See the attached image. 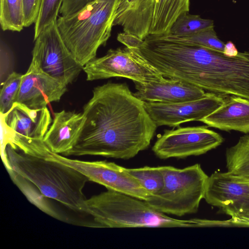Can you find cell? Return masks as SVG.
<instances>
[{
  "instance_id": "4dcf8cb0",
  "label": "cell",
  "mask_w": 249,
  "mask_h": 249,
  "mask_svg": "<svg viewBox=\"0 0 249 249\" xmlns=\"http://www.w3.org/2000/svg\"></svg>"
},
{
  "instance_id": "7402d4cb",
  "label": "cell",
  "mask_w": 249,
  "mask_h": 249,
  "mask_svg": "<svg viewBox=\"0 0 249 249\" xmlns=\"http://www.w3.org/2000/svg\"><path fill=\"white\" fill-rule=\"evenodd\" d=\"M0 23L3 31L19 32L23 29V0H0Z\"/></svg>"
},
{
  "instance_id": "f1b7e54d",
  "label": "cell",
  "mask_w": 249,
  "mask_h": 249,
  "mask_svg": "<svg viewBox=\"0 0 249 249\" xmlns=\"http://www.w3.org/2000/svg\"><path fill=\"white\" fill-rule=\"evenodd\" d=\"M219 222L221 226L249 227V215L233 216L229 220Z\"/></svg>"
},
{
  "instance_id": "9c48e42d",
  "label": "cell",
  "mask_w": 249,
  "mask_h": 249,
  "mask_svg": "<svg viewBox=\"0 0 249 249\" xmlns=\"http://www.w3.org/2000/svg\"><path fill=\"white\" fill-rule=\"evenodd\" d=\"M46 160L68 165L93 181L111 190L147 201L152 195L128 174L125 168L106 160L85 161L71 159L52 151Z\"/></svg>"
},
{
  "instance_id": "cb8c5ba5",
  "label": "cell",
  "mask_w": 249,
  "mask_h": 249,
  "mask_svg": "<svg viewBox=\"0 0 249 249\" xmlns=\"http://www.w3.org/2000/svg\"><path fill=\"white\" fill-rule=\"evenodd\" d=\"M214 27L213 20L202 18L199 15L188 13L178 18L172 25L168 35L185 36Z\"/></svg>"
},
{
  "instance_id": "7a4b0ae2",
  "label": "cell",
  "mask_w": 249,
  "mask_h": 249,
  "mask_svg": "<svg viewBox=\"0 0 249 249\" xmlns=\"http://www.w3.org/2000/svg\"><path fill=\"white\" fill-rule=\"evenodd\" d=\"M2 161L36 185L46 197L69 209L84 213L87 199L83 193L88 178L68 165L44 158L18 152L7 145Z\"/></svg>"
},
{
  "instance_id": "6da1fadb",
  "label": "cell",
  "mask_w": 249,
  "mask_h": 249,
  "mask_svg": "<svg viewBox=\"0 0 249 249\" xmlns=\"http://www.w3.org/2000/svg\"><path fill=\"white\" fill-rule=\"evenodd\" d=\"M82 113L85 120L80 136L64 156L128 160L149 147L158 127L144 102L125 83L95 87Z\"/></svg>"
},
{
  "instance_id": "8992f818",
  "label": "cell",
  "mask_w": 249,
  "mask_h": 249,
  "mask_svg": "<svg viewBox=\"0 0 249 249\" xmlns=\"http://www.w3.org/2000/svg\"><path fill=\"white\" fill-rule=\"evenodd\" d=\"M0 116L1 156L9 145L25 154L46 159L51 151L43 139L52 123L47 107L32 109L15 102L7 113Z\"/></svg>"
},
{
  "instance_id": "30bf717a",
  "label": "cell",
  "mask_w": 249,
  "mask_h": 249,
  "mask_svg": "<svg viewBox=\"0 0 249 249\" xmlns=\"http://www.w3.org/2000/svg\"><path fill=\"white\" fill-rule=\"evenodd\" d=\"M223 138L208 126L178 127L165 130L152 147L159 159H183L199 156L221 145Z\"/></svg>"
},
{
  "instance_id": "5b68a950",
  "label": "cell",
  "mask_w": 249,
  "mask_h": 249,
  "mask_svg": "<svg viewBox=\"0 0 249 249\" xmlns=\"http://www.w3.org/2000/svg\"><path fill=\"white\" fill-rule=\"evenodd\" d=\"M159 167L164 177L163 188L145 201L166 214L182 216L196 213L204 198L209 178L200 165L196 163L182 169Z\"/></svg>"
},
{
  "instance_id": "3957f363",
  "label": "cell",
  "mask_w": 249,
  "mask_h": 249,
  "mask_svg": "<svg viewBox=\"0 0 249 249\" xmlns=\"http://www.w3.org/2000/svg\"><path fill=\"white\" fill-rule=\"evenodd\" d=\"M84 213L91 215L97 228H194L205 220L173 218L156 211L144 200L111 190L85 201Z\"/></svg>"
},
{
  "instance_id": "277c9868",
  "label": "cell",
  "mask_w": 249,
  "mask_h": 249,
  "mask_svg": "<svg viewBox=\"0 0 249 249\" xmlns=\"http://www.w3.org/2000/svg\"><path fill=\"white\" fill-rule=\"evenodd\" d=\"M121 0H94L77 12L59 16L57 26L66 46L82 67L96 58L111 36Z\"/></svg>"
},
{
  "instance_id": "7c38bea8",
  "label": "cell",
  "mask_w": 249,
  "mask_h": 249,
  "mask_svg": "<svg viewBox=\"0 0 249 249\" xmlns=\"http://www.w3.org/2000/svg\"><path fill=\"white\" fill-rule=\"evenodd\" d=\"M227 95L206 92L198 99L176 103L144 102L145 108L157 126H178L193 121H199L224 103Z\"/></svg>"
},
{
  "instance_id": "44dd1931",
  "label": "cell",
  "mask_w": 249,
  "mask_h": 249,
  "mask_svg": "<svg viewBox=\"0 0 249 249\" xmlns=\"http://www.w3.org/2000/svg\"><path fill=\"white\" fill-rule=\"evenodd\" d=\"M214 28L185 36L167 35L157 36L167 41L199 46L223 52L225 43L218 37Z\"/></svg>"
},
{
  "instance_id": "4fadbf2b",
  "label": "cell",
  "mask_w": 249,
  "mask_h": 249,
  "mask_svg": "<svg viewBox=\"0 0 249 249\" xmlns=\"http://www.w3.org/2000/svg\"><path fill=\"white\" fill-rule=\"evenodd\" d=\"M67 86L31 63L22 75L16 102L32 109L45 108L51 102L59 101Z\"/></svg>"
},
{
  "instance_id": "484cf974",
  "label": "cell",
  "mask_w": 249,
  "mask_h": 249,
  "mask_svg": "<svg viewBox=\"0 0 249 249\" xmlns=\"http://www.w3.org/2000/svg\"><path fill=\"white\" fill-rule=\"evenodd\" d=\"M64 0H42L38 18L35 23L34 40L44 29L58 18Z\"/></svg>"
},
{
  "instance_id": "52a82bcc",
  "label": "cell",
  "mask_w": 249,
  "mask_h": 249,
  "mask_svg": "<svg viewBox=\"0 0 249 249\" xmlns=\"http://www.w3.org/2000/svg\"><path fill=\"white\" fill-rule=\"evenodd\" d=\"M83 71L88 81L120 77L146 83L166 79L139 54L127 47L109 49L104 56L87 63Z\"/></svg>"
},
{
  "instance_id": "2e32d148",
  "label": "cell",
  "mask_w": 249,
  "mask_h": 249,
  "mask_svg": "<svg viewBox=\"0 0 249 249\" xmlns=\"http://www.w3.org/2000/svg\"><path fill=\"white\" fill-rule=\"evenodd\" d=\"M156 0H121L113 26L144 40L150 34Z\"/></svg>"
},
{
  "instance_id": "603a6c76",
  "label": "cell",
  "mask_w": 249,
  "mask_h": 249,
  "mask_svg": "<svg viewBox=\"0 0 249 249\" xmlns=\"http://www.w3.org/2000/svg\"><path fill=\"white\" fill-rule=\"evenodd\" d=\"M126 171L152 195L159 193L164 186V177L160 167L144 166L126 168Z\"/></svg>"
},
{
  "instance_id": "d6986e66",
  "label": "cell",
  "mask_w": 249,
  "mask_h": 249,
  "mask_svg": "<svg viewBox=\"0 0 249 249\" xmlns=\"http://www.w3.org/2000/svg\"><path fill=\"white\" fill-rule=\"evenodd\" d=\"M190 4V0H156L149 35H168L178 18L189 13Z\"/></svg>"
},
{
  "instance_id": "5bb4252c",
  "label": "cell",
  "mask_w": 249,
  "mask_h": 249,
  "mask_svg": "<svg viewBox=\"0 0 249 249\" xmlns=\"http://www.w3.org/2000/svg\"><path fill=\"white\" fill-rule=\"evenodd\" d=\"M134 95L143 102L176 103L193 101L203 97L206 92L197 86L175 79L146 83L134 82Z\"/></svg>"
},
{
  "instance_id": "8fae6325",
  "label": "cell",
  "mask_w": 249,
  "mask_h": 249,
  "mask_svg": "<svg viewBox=\"0 0 249 249\" xmlns=\"http://www.w3.org/2000/svg\"><path fill=\"white\" fill-rule=\"evenodd\" d=\"M204 199L231 217L249 215V179L215 172L208 178Z\"/></svg>"
},
{
  "instance_id": "83f0119b",
  "label": "cell",
  "mask_w": 249,
  "mask_h": 249,
  "mask_svg": "<svg viewBox=\"0 0 249 249\" xmlns=\"http://www.w3.org/2000/svg\"><path fill=\"white\" fill-rule=\"evenodd\" d=\"M93 0H64L60 10V14L61 16L71 15Z\"/></svg>"
},
{
  "instance_id": "e0dca14e",
  "label": "cell",
  "mask_w": 249,
  "mask_h": 249,
  "mask_svg": "<svg viewBox=\"0 0 249 249\" xmlns=\"http://www.w3.org/2000/svg\"><path fill=\"white\" fill-rule=\"evenodd\" d=\"M199 121L224 131L249 133V100L227 95L221 106Z\"/></svg>"
},
{
  "instance_id": "f546056e",
  "label": "cell",
  "mask_w": 249,
  "mask_h": 249,
  "mask_svg": "<svg viewBox=\"0 0 249 249\" xmlns=\"http://www.w3.org/2000/svg\"><path fill=\"white\" fill-rule=\"evenodd\" d=\"M223 53L229 57H234L238 53V51L234 44L231 41L225 44Z\"/></svg>"
},
{
  "instance_id": "4316f807",
  "label": "cell",
  "mask_w": 249,
  "mask_h": 249,
  "mask_svg": "<svg viewBox=\"0 0 249 249\" xmlns=\"http://www.w3.org/2000/svg\"><path fill=\"white\" fill-rule=\"evenodd\" d=\"M42 0H23L24 27L35 24L38 16Z\"/></svg>"
},
{
  "instance_id": "ffe728a7",
  "label": "cell",
  "mask_w": 249,
  "mask_h": 249,
  "mask_svg": "<svg viewBox=\"0 0 249 249\" xmlns=\"http://www.w3.org/2000/svg\"><path fill=\"white\" fill-rule=\"evenodd\" d=\"M226 161L228 173L249 179V134L226 149Z\"/></svg>"
},
{
  "instance_id": "9a60e30c",
  "label": "cell",
  "mask_w": 249,
  "mask_h": 249,
  "mask_svg": "<svg viewBox=\"0 0 249 249\" xmlns=\"http://www.w3.org/2000/svg\"><path fill=\"white\" fill-rule=\"evenodd\" d=\"M54 115L43 140L52 152L64 156L75 144L85 118L83 113L64 110Z\"/></svg>"
},
{
  "instance_id": "ba28073f",
  "label": "cell",
  "mask_w": 249,
  "mask_h": 249,
  "mask_svg": "<svg viewBox=\"0 0 249 249\" xmlns=\"http://www.w3.org/2000/svg\"><path fill=\"white\" fill-rule=\"evenodd\" d=\"M34 41L31 63L67 85L78 77L83 67L76 61L65 44L57 20L46 27Z\"/></svg>"
},
{
  "instance_id": "ac0fdd59",
  "label": "cell",
  "mask_w": 249,
  "mask_h": 249,
  "mask_svg": "<svg viewBox=\"0 0 249 249\" xmlns=\"http://www.w3.org/2000/svg\"><path fill=\"white\" fill-rule=\"evenodd\" d=\"M14 183L19 188L30 203L40 210L58 220L67 223L82 226H89V223L77 221L58 210L33 182L20 176L13 169L6 170Z\"/></svg>"
},
{
  "instance_id": "d4e9b609",
  "label": "cell",
  "mask_w": 249,
  "mask_h": 249,
  "mask_svg": "<svg viewBox=\"0 0 249 249\" xmlns=\"http://www.w3.org/2000/svg\"><path fill=\"white\" fill-rule=\"evenodd\" d=\"M22 74L13 71L2 84L0 93V112L1 114H5L16 102L17 96L20 87Z\"/></svg>"
}]
</instances>
